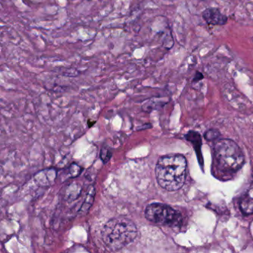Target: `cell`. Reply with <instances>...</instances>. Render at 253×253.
Listing matches in <instances>:
<instances>
[{
    "label": "cell",
    "instance_id": "4fadbf2b",
    "mask_svg": "<svg viewBox=\"0 0 253 253\" xmlns=\"http://www.w3.org/2000/svg\"><path fill=\"white\" fill-rule=\"evenodd\" d=\"M204 75H203V74L201 73V72H196V73H195V77H194L193 81H192V82L193 83H197L199 82V81H202V80H204Z\"/></svg>",
    "mask_w": 253,
    "mask_h": 253
},
{
    "label": "cell",
    "instance_id": "8fae6325",
    "mask_svg": "<svg viewBox=\"0 0 253 253\" xmlns=\"http://www.w3.org/2000/svg\"><path fill=\"white\" fill-rule=\"evenodd\" d=\"M112 153L107 150V149H103L100 153V158L103 160V162L106 163L110 159Z\"/></svg>",
    "mask_w": 253,
    "mask_h": 253
},
{
    "label": "cell",
    "instance_id": "52a82bcc",
    "mask_svg": "<svg viewBox=\"0 0 253 253\" xmlns=\"http://www.w3.org/2000/svg\"><path fill=\"white\" fill-rule=\"evenodd\" d=\"M35 176H36L35 178H36L37 181L41 186H49L55 180L57 173L54 169H45L44 171H40Z\"/></svg>",
    "mask_w": 253,
    "mask_h": 253
},
{
    "label": "cell",
    "instance_id": "7c38bea8",
    "mask_svg": "<svg viewBox=\"0 0 253 253\" xmlns=\"http://www.w3.org/2000/svg\"><path fill=\"white\" fill-rule=\"evenodd\" d=\"M81 171H82V170H81V167L77 165L72 166L70 170H69L71 175H72V177H77V176L81 172Z\"/></svg>",
    "mask_w": 253,
    "mask_h": 253
},
{
    "label": "cell",
    "instance_id": "ba28073f",
    "mask_svg": "<svg viewBox=\"0 0 253 253\" xmlns=\"http://www.w3.org/2000/svg\"><path fill=\"white\" fill-rule=\"evenodd\" d=\"M186 139L189 141H190L192 143L194 146H195V151H196L197 155H198V158H200L201 160V164L202 165L203 160L202 155L201 153V136L198 133L195 132V131H190L186 135Z\"/></svg>",
    "mask_w": 253,
    "mask_h": 253
},
{
    "label": "cell",
    "instance_id": "8992f818",
    "mask_svg": "<svg viewBox=\"0 0 253 253\" xmlns=\"http://www.w3.org/2000/svg\"><path fill=\"white\" fill-rule=\"evenodd\" d=\"M241 211L246 214H253V180L248 190L245 195L241 198L240 204Z\"/></svg>",
    "mask_w": 253,
    "mask_h": 253
},
{
    "label": "cell",
    "instance_id": "5bb4252c",
    "mask_svg": "<svg viewBox=\"0 0 253 253\" xmlns=\"http://www.w3.org/2000/svg\"><path fill=\"white\" fill-rule=\"evenodd\" d=\"M71 1H74V0H71Z\"/></svg>",
    "mask_w": 253,
    "mask_h": 253
},
{
    "label": "cell",
    "instance_id": "3957f363",
    "mask_svg": "<svg viewBox=\"0 0 253 253\" xmlns=\"http://www.w3.org/2000/svg\"><path fill=\"white\" fill-rule=\"evenodd\" d=\"M214 155L217 167L226 172L238 171L244 163V154L241 148L229 139H221L214 143Z\"/></svg>",
    "mask_w": 253,
    "mask_h": 253
},
{
    "label": "cell",
    "instance_id": "7a4b0ae2",
    "mask_svg": "<svg viewBox=\"0 0 253 253\" xmlns=\"http://www.w3.org/2000/svg\"><path fill=\"white\" fill-rule=\"evenodd\" d=\"M137 236V229L132 220L126 217L109 220L101 231L105 246L112 251H118L132 243Z\"/></svg>",
    "mask_w": 253,
    "mask_h": 253
},
{
    "label": "cell",
    "instance_id": "277c9868",
    "mask_svg": "<svg viewBox=\"0 0 253 253\" xmlns=\"http://www.w3.org/2000/svg\"><path fill=\"white\" fill-rule=\"evenodd\" d=\"M146 219L155 224L175 226L180 220V213L167 204L154 203L145 210Z\"/></svg>",
    "mask_w": 253,
    "mask_h": 253
},
{
    "label": "cell",
    "instance_id": "6da1fadb",
    "mask_svg": "<svg viewBox=\"0 0 253 253\" xmlns=\"http://www.w3.org/2000/svg\"><path fill=\"white\" fill-rule=\"evenodd\" d=\"M187 163L184 156L178 154L164 155L158 160L155 174L158 184L167 191H176L184 184Z\"/></svg>",
    "mask_w": 253,
    "mask_h": 253
},
{
    "label": "cell",
    "instance_id": "9c48e42d",
    "mask_svg": "<svg viewBox=\"0 0 253 253\" xmlns=\"http://www.w3.org/2000/svg\"><path fill=\"white\" fill-rule=\"evenodd\" d=\"M94 188L91 186L89 192L87 194L86 198H85V202L83 204L82 207H81L80 212L82 214H85V213L88 212V210L91 208V205L94 202Z\"/></svg>",
    "mask_w": 253,
    "mask_h": 253
},
{
    "label": "cell",
    "instance_id": "30bf717a",
    "mask_svg": "<svg viewBox=\"0 0 253 253\" xmlns=\"http://www.w3.org/2000/svg\"><path fill=\"white\" fill-rule=\"evenodd\" d=\"M219 135H220V134H219L218 131H216V130H210V131H207V134H205V137L207 140H212L217 138Z\"/></svg>",
    "mask_w": 253,
    "mask_h": 253
},
{
    "label": "cell",
    "instance_id": "5b68a950",
    "mask_svg": "<svg viewBox=\"0 0 253 253\" xmlns=\"http://www.w3.org/2000/svg\"><path fill=\"white\" fill-rule=\"evenodd\" d=\"M204 21L210 26H223L227 23V16L222 14L217 8H208L202 12Z\"/></svg>",
    "mask_w": 253,
    "mask_h": 253
}]
</instances>
